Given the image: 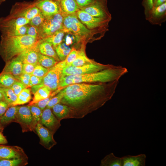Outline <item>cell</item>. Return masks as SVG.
I'll list each match as a JSON object with an SVG mask.
<instances>
[{
	"mask_svg": "<svg viewBox=\"0 0 166 166\" xmlns=\"http://www.w3.org/2000/svg\"><path fill=\"white\" fill-rule=\"evenodd\" d=\"M18 107L17 105L9 106L4 113L0 117L1 124H6L12 122H16Z\"/></svg>",
	"mask_w": 166,
	"mask_h": 166,
	"instance_id": "cell-24",
	"label": "cell"
},
{
	"mask_svg": "<svg viewBox=\"0 0 166 166\" xmlns=\"http://www.w3.org/2000/svg\"><path fill=\"white\" fill-rule=\"evenodd\" d=\"M116 66L113 65H105L97 62L82 66L66 67L63 70L65 76L71 75H79L96 72L102 70Z\"/></svg>",
	"mask_w": 166,
	"mask_h": 166,
	"instance_id": "cell-8",
	"label": "cell"
},
{
	"mask_svg": "<svg viewBox=\"0 0 166 166\" xmlns=\"http://www.w3.org/2000/svg\"><path fill=\"white\" fill-rule=\"evenodd\" d=\"M38 48L41 53L52 57L58 62L60 61L53 46L50 43L40 40L38 44Z\"/></svg>",
	"mask_w": 166,
	"mask_h": 166,
	"instance_id": "cell-23",
	"label": "cell"
},
{
	"mask_svg": "<svg viewBox=\"0 0 166 166\" xmlns=\"http://www.w3.org/2000/svg\"><path fill=\"white\" fill-rule=\"evenodd\" d=\"M58 2L63 16L75 14L80 9L75 0H58Z\"/></svg>",
	"mask_w": 166,
	"mask_h": 166,
	"instance_id": "cell-22",
	"label": "cell"
},
{
	"mask_svg": "<svg viewBox=\"0 0 166 166\" xmlns=\"http://www.w3.org/2000/svg\"><path fill=\"white\" fill-rule=\"evenodd\" d=\"M10 88L18 96L22 90L27 88V87L21 82L17 80L13 83Z\"/></svg>",
	"mask_w": 166,
	"mask_h": 166,
	"instance_id": "cell-41",
	"label": "cell"
},
{
	"mask_svg": "<svg viewBox=\"0 0 166 166\" xmlns=\"http://www.w3.org/2000/svg\"><path fill=\"white\" fill-rule=\"evenodd\" d=\"M49 69L46 68L39 63L35 65L34 69L31 75L39 77H43L48 72Z\"/></svg>",
	"mask_w": 166,
	"mask_h": 166,
	"instance_id": "cell-37",
	"label": "cell"
},
{
	"mask_svg": "<svg viewBox=\"0 0 166 166\" xmlns=\"http://www.w3.org/2000/svg\"><path fill=\"white\" fill-rule=\"evenodd\" d=\"M78 52V50H76L74 48L72 49L65 60L66 66L71 65L72 63L76 59Z\"/></svg>",
	"mask_w": 166,
	"mask_h": 166,
	"instance_id": "cell-40",
	"label": "cell"
},
{
	"mask_svg": "<svg viewBox=\"0 0 166 166\" xmlns=\"http://www.w3.org/2000/svg\"><path fill=\"white\" fill-rule=\"evenodd\" d=\"M27 25L8 29L1 33L2 34L14 36H23L26 34L28 26Z\"/></svg>",
	"mask_w": 166,
	"mask_h": 166,
	"instance_id": "cell-34",
	"label": "cell"
},
{
	"mask_svg": "<svg viewBox=\"0 0 166 166\" xmlns=\"http://www.w3.org/2000/svg\"><path fill=\"white\" fill-rule=\"evenodd\" d=\"M64 95L62 90H61L54 97H53L48 102L46 107L51 109L55 105L60 103Z\"/></svg>",
	"mask_w": 166,
	"mask_h": 166,
	"instance_id": "cell-39",
	"label": "cell"
},
{
	"mask_svg": "<svg viewBox=\"0 0 166 166\" xmlns=\"http://www.w3.org/2000/svg\"><path fill=\"white\" fill-rule=\"evenodd\" d=\"M31 89L29 88L24 89L17 96L16 100L10 105L17 106L29 102L31 98Z\"/></svg>",
	"mask_w": 166,
	"mask_h": 166,
	"instance_id": "cell-29",
	"label": "cell"
},
{
	"mask_svg": "<svg viewBox=\"0 0 166 166\" xmlns=\"http://www.w3.org/2000/svg\"><path fill=\"white\" fill-rule=\"evenodd\" d=\"M28 106L32 114L34 123L36 125L40 120L42 110L34 104Z\"/></svg>",
	"mask_w": 166,
	"mask_h": 166,
	"instance_id": "cell-36",
	"label": "cell"
},
{
	"mask_svg": "<svg viewBox=\"0 0 166 166\" xmlns=\"http://www.w3.org/2000/svg\"><path fill=\"white\" fill-rule=\"evenodd\" d=\"M4 100L3 96L2 94L1 87L0 86V101Z\"/></svg>",
	"mask_w": 166,
	"mask_h": 166,
	"instance_id": "cell-52",
	"label": "cell"
},
{
	"mask_svg": "<svg viewBox=\"0 0 166 166\" xmlns=\"http://www.w3.org/2000/svg\"><path fill=\"white\" fill-rule=\"evenodd\" d=\"M96 62L89 59L87 57L85 52V44H82L81 49L78 50L76 59L72 63L70 66H80L88 64L95 63Z\"/></svg>",
	"mask_w": 166,
	"mask_h": 166,
	"instance_id": "cell-25",
	"label": "cell"
},
{
	"mask_svg": "<svg viewBox=\"0 0 166 166\" xmlns=\"http://www.w3.org/2000/svg\"><path fill=\"white\" fill-rule=\"evenodd\" d=\"M18 158H28L22 148L17 146H7L0 145V159Z\"/></svg>",
	"mask_w": 166,
	"mask_h": 166,
	"instance_id": "cell-15",
	"label": "cell"
},
{
	"mask_svg": "<svg viewBox=\"0 0 166 166\" xmlns=\"http://www.w3.org/2000/svg\"><path fill=\"white\" fill-rule=\"evenodd\" d=\"M79 9L85 7L94 2L96 0H75Z\"/></svg>",
	"mask_w": 166,
	"mask_h": 166,
	"instance_id": "cell-48",
	"label": "cell"
},
{
	"mask_svg": "<svg viewBox=\"0 0 166 166\" xmlns=\"http://www.w3.org/2000/svg\"><path fill=\"white\" fill-rule=\"evenodd\" d=\"M7 143V141L6 138L0 131V144H5Z\"/></svg>",
	"mask_w": 166,
	"mask_h": 166,
	"instance_id": "cell-50",
	"label": "cell"
},
{
	"mask_svg": "<svg viewBox=\"0 0 166 166\" xmlns=\"http://www.w3.org/2000/svg\"><path fill=\"white\" fill-rule=\"evenodd\" d=\"M9 106L10 105L4 100L0 101V117L4 113Z\"/></svg>",
	"mask_w": 166,
	"mask_h": 166,
	"instance_id": "cell-49",
	"label": "cell"
},
{
	"mask_svg": "<svg viewBox=\"0 0 166 166\" xmlns=\"http://www.w3.org/2000/svg\"><path fill=\"white\" fill-rule=\"evenodd\" d=\"M57 93V91L55 92L50 95L47 98L40 101L34 104L38 107L42 111L46 107L48 102Z\"/></svg>",
	"mask_w": 166,
	"mask_h": 166,
	"instance_id": "cell-42",
	"label": "cell"
},
{
	"mask_svg": "<svg viewBox=\"0 0 166 166\" xmlns=\"http://www.w3.org/2000/svg\"><path fill=\"white\" fill-rule=\"evenodd\" d=\"M40 138V144L45 148L50 150L57 143L53 138L54 133L39 122L34 130Z\"/></svg>",
	"mask_w": 166,
	"mask_h": 166,
	"instance_id": "cell-12",
	"label": "cell"
},
{
	"mask_svg": "<svg viewBox=\"0 0 166 166\" xmlns=\"http://www.w3.org/2000/svg\"><path fill=\"white\" fill-rule=\"evenodd\" d=\"M60 121L51 109L46 107L42 111L39 122L54 134L61 126Z\"/></svg>",
	"mask_w": 166,
	"mask_h": 166,
	"instance_id": "cell-13",
	"label": "cell"
},
{
	"mask_svg": "<svg viewBox=\"0 0 166 166\" xmlns=\"http://www.w3.org/2000/svg\"><path fill=\"white\" fill-rule=\"evenodd\" d=\"M156 0H153V3L154 4Z\"/></svg>",
	"mask_w": 166,
	"mask_h": 166,
	"instance_id": "cell-54",
	"label": "cell"
},
{
	"mask_svg": "<svg viewBox=\"0 0 166 166\" xmlns=\"http://www.w3.org/2000/svg\"><path fill=\"white\" fill-rule=\"evenodd\" d=\"M143 6L144 8V14L146 19L154 6L153 0H144Z\"/></svg>",
	"mask_w": 166,
	"mask_h": 166,
	"instance_id": "cell-43",
	"label": "cell"
},
{
	"mask_svg": "<svg viewBox=\"0 0 166 166\" xmlns=\"http://www.w3.org/2000/svg\"><path fill=\"white\" fill-rule=\"evenodd\" d=\"M80 21L98 38L101 39L109 30L110 21L93 17L79 9L75 13Z\"/></svg>",
	"mask_w": 166,
	"mask_h": 166,
	"instance_id": "cell-6",
	"label": "cell"
},
{
	"mask_svg": "<svg viewBox=\"0 0 166 166\" xmlns=\"http://www.w3.org/2000/svg\"><path fill=\"white\" fill-rule=\"evenodd\" d=\"M118 83L117 80L105 83L69 85L62 89L64 95L60 103L71 108L74 118H83L111 99Z\"/></svg>",
	"mask_w": 166,
	"mask_h": 166,
	"instance_id": "cell-1",
	"label": "cell"
},
{
	"mask_svg": "<svg viewBox=\"0 0 166 166\" xmlns=\"http://www.w3.org/2000/svg\"><path fill=\"white\" fill-rule=\"evenodd\" d=\"M35 2L45 18L61 13L58 1L38 0Z\"/></svg>",
	"mask_w": 166,
	"mask_h": 166,
	"instance_id": "cell-14",
	"label": "cell"
},
{
	"mask_svg": "<svg viewBox=\"0 0 166 166\" xmlns=\"http://www.w3.org/2000/svg\"><path fill=\"white\" fill-rule=\"evenodd\" d=\"M107 0H96L93 3L80 9L91 15L110 22L112 16L107 5Z\"/></svg>",
	"mask_w": 166,
	"mask_h": 166,
	"instance_id": "cell-9",
	"label": "cell"
},
{
	"mask_svg": "<svg viewBox=\"0 0 166 166\" xmlns=\"http://www.w3.org/2000/svg\"><path fill=\"white\" fill-rule=\"evenodd\" d=\"M101 166H122L121 157L116 156L111 153L106 155L101 161Z\"/></svg>",
	"mask_w": 166,
	"mask_h": 166,
	"instance_id": "cell-26",
	"label": "cell"
},
{
	"mask_svg": "<svg viewBox=\"0 0 166 166\" xmlns=\"http://www.w3.org/2000/svg\"><path fill=\"white\" fill-rule=\"evenodd\" d=\"M146 20L152 24L160 26L166 20V2L154 6Z\"/></svg>",
	"mask_w": 166,
	"mask_h": 166,
	"instance_id": "cell-16",
	"label": "cell"
},
{
	"mask_svg": "<svg viewBox=\"0 0 166 166\" xmlns=\"http://www.w3.org/2000/svg\"><path fill=\"white\" fill-rule=\"evenodd\" d=\"M40 11L35 2L16 3L12 9L10 15L15 17H22L29 20Z\"/></svg>",
	"mask_w": 166,
	"mask_h": 166,
	"instance_id": "cell-10",
	"label": "cell"
},
{
	"mask_svg": "<svg viewBox=\"0 0 166 166\" xmlns=\"http://www.w3.org/2000/svg\"><path fill=\"white\" fill-rule=\"evenodd\" d=\"M43 78L31 75L28 88L41 84L42 82Z\"/></svg>",
	"mask_w": 166,
	"mask_h": 166,
	"instance_id": "cell-46",
	"label": "cell"
},
{
	"mask_svg": "<svg viewBox=\"0 0 166 166\" xmlns=\"http://www.w3.org/2000/svg\"><path fill=\"white\" fill-rule=\"evenodd\" d=\"M58 62L53 57L41 53L39 54L38 63L42 66L49 69Z\"/></svg>",
	"mask_w": 166,
	"mask_h": 166,
	"instance_id": "cell-32",
	"label": "cell"
},
{
	"mask_svg": "<svg viewBox=\"0 0 166 166\" xmlns=\"http://www.w3.org/2000/svg\"><path fill=\"white\" fill-rule=\"evenodd\" d=\"M28 158L0 159V166H21L28 164Z\"/></svg>",
	"mask_w": 166,
	"mask_h": 166,
	"instance_id": "cell-30",
	"label": "cell"
},
{
	"mask_svg": "<svg viewBox=\"0 0 166 166\" xmlns=\"http://www.w3.org/2000/svg\"><path fill=\"white\" fill-rule=\"evenodd\" d=\"M55 1H58V0H53Z\"/></svg>",
	"mask_w": 166,
	"mask_h": 166,
	"instance_id": "cell-55",
	"label": "cell"
},
{
	"mask_svg": "<svg viewBox=\"0 0 166 166\" xmlns=\"http://www.w3.org/2000/svg\"><path fill=\"white\" fill-rule=\"evenodd\" d=\"M122 166H145L146 156L144 154L132 156L128 155L121 157Z\"/></svg>",
	"mask_w": 166,
	"mask_h": 166,
	"instance_id": "cell-21",
	"label": "cell"
},
{
	"mask_svg": "<svg viewBox=\"0 0 166 166\" xmlns=\"http://www.w3.org/2000/svg\"><path fill=\"white\" fill-rule=\"evenodd\" d=\"M17 80L11 74L3 73L0 75V86L4 88H10Z\"/></svg>",
	"mask_w": 166,
	"mask_h": 166,
	"instance_id": "cell-33",
	"label": "cell"
},
{
	"mask_svg": "<svg viewBox=\"0 0 166 166\" xmlns=\"http://www.w3.org/2000/svg\"><path fill=\"white\" fill-rule=\"evenodd\" d=\"M52 109L53 113L60 121L64 119L74 118L72 110L66 105L58 103Z\"/></svg>",
	"mask_w": 166,
	"mask_h": 166,
	"instance_id": "cell-19",
	"label": "cell"
},
{
	"mask_svg": "<svg viewBox=\"0 0 166 166\" xmlns=\"http://www.w3.org/2000/svg\"><path fill=\"white\" fill-rule=\"evenodd\" d=\"M0 124H1V123H0Z\"/></svg>",
	"mask_w": 166,
	"mask_h": 166,
	"instance_id": "cell-56",
	"label": "cell"
},
{
	"mask_svg": "<svg viewBox=\"0 0 166 166\" xmlns=\"http://www.w3.org/2000/svg\"><path fill=\"white\" fill-rule=\"evenodd\" d=\"M23 64L22 61L17 57L8 61L4 69L3 73H10L16 78L22 73Z\"/></svg>",
	"mask_w": 166,
	"mask_h": 166,
	"instance_id": "cell-20",
	"label": "cell"
},
{
	"mask_svg": "<svg viewBox=\"0 0 166 166\" xmlns=\"http://www.w3.org/2000/svg\"><path fill=\"white\" fill-rule=\"evenodd\" d=\"M4 100L10 105L14 102L17 98L13 91L10 88L0 87Z\"/></svg>",
	"mask_w": 166,
	"mask_h": 166,
	"instance_id": "cell-35",
	"label": "cell"
},
{
	"mask_svg": "<svg viewBox=\"0 0 166 166\" xmlns=\"http://www.w3.org/2000/svg\"><path fill=\"white\" fill-rule=\"evenodd\" d=\"M45 18V17L40 11L30 20L28 24L38 27L42 23Z\"/></svg>",
	"mask_w": 166,
	"mask_h": 166,
	"instance_id": "cell-38",
	"label": "cell"
},
{
	"mask_svg": "<svg viewBox=\"0 0 166 166\" xmlns=\"http://www.w3.org/2000/svg\"><path fill=\"white\" fill-rule=\"evenodd\" d=\"M65 33L63 29L41 40L50 43L54 47L62 43Z\"/></svg>",
	"mask_w": 166,
	"mask_h": 166,
	"instance_id": "cell-28",
	"label": "cell"
},
{
	"mask_svg": "<svg viewBox=\"0 0 166 166\" xmlns=\"http://www.w3.org/2000/svg\"><path fill=\"white\" fill-rule=\"evenodd\" d=\"M31 75L27 73H22L16 77V79L22 83L28 88Z\"/></svg>",
	"mask_w": 166,
	"mask_h": 166,
	"instance_id": "cell-45",
	"label": "cell"
},
{
	"mask_svg": "<svg viewBox=\"0 0 166 166\" xmlns=\"http://www.w3.org/2000/svg\"><path fill=\"white\" fill-rule=\"evenodd\" d=\"M63 30L65 33L72 34L78 42L85 44L86 42L99 40L78 19L76 14L63 16Z\"/></svg>",
	"mask_w": 166,
	"mask_h": 166,
	"instance_id": "cell-4",
	"label": "cell"
},
{
	"mask_svg": "<svg viewBox=\"0 0 166 166\" xmlns=\"http://www.w3.org/2000/svg\"><path fill=\"white\" fill-rule=\"evenodd\" d=\"M66 66V63L64 60L58 62L49 69L48 72L43 77L42 83L31 87V90L33 94H34L39 89L44 86L48 87L52 91L59 88L62 79L64 76L63 70Z\"/></svg>",
	"mask_w": 166,
	"mask_h": 166,
	"instance_id": "cell-5",
	"label": "cell"
},
{
	"mask_svg": "<svg viewBox=\"0 0 166 166\" xmlns=\"http://www.w3.org/2000/svg\"><path fill=\"white\" fill-rule=\"evenodd\" d=\"M26 35L39 38L38 27L30 25L28 26Z\"/></svg>",
	"mask_w": 166,
	"mask_h": 166,
	"instance_id": "cell-44",
	"label": "cell"
},
{
	"mask_svg": "<svg viewBox=\"0 0 166 166\" xmlns=\"http://www.w3.org/2000/svg\"><path fill=\"white\" fill-rule=\"evenodd\" d=\"M35 65L27 63H23L22 73L31 74L34 69Z\"/></svg>",
	"mask_w": 166,
	"mask_h": 166,
	"instance_id": "cell-47",
	"label": "cell"
},
{
	"mask_svg": "<svg viewBox=\"0 0 166 166\" xmlns=\"http://www.w3.org/2000/svg\"><path fill=\"white\" fill-rule=\"evenodd\" d=\"M52 91L47 86H44L39 89L34 94L32 101L28 105L34 104L38 101L48 97L51 94Z\"/></svg>",
	"mask_w": 166,
	"mask_h": 166,
	"instance_id": "cell-27",
	"label": "cell"
},
{
	"mask_svg": "<svg viewBox=\"0 0 166 166\" xmlns=\"http://www.w3.org/2000/svg\"><path fill=\"white\" fill-rule=\"evenodd\" d=\"M63 19L61 13L45 18L42 23L38 27L39 38L41 40L63 30Z\"/></svg>",
	"mask_w": 166,
	"mask_h": 166,
	"instance_id": "cell-7",
	"label": "cell"
},
{
	"mask_svg": "<svg viewBox=\"0 0 166 166\" xmlns=\"http://www.w3.org/2000/svg\"><path fill=\"white\" fill-rule=\"evenodd\" d=\"M39 41L33 46L24 50L17 57L23 63L35 65L38 63L39 52L38 45Z\"/></svg>",
	"mask_w": 166,
	"mask_h": 166,
	"instance_id": "cell-18",
	"label": "cell"
},
{
	"mask_svg": "<svg viewBox=\"0 0 166 166\" xmlns=\"http://www.w3.org/2000/svg\"><path fill=\"white\" fill-rule=\"evenodd\" d=\"M128 72L126 68L117 66L93 73L66 76L62 78L59 88L76 83H109L119 80Z\"/></svg>",
	"mask_w": 166,
	"mask_h": 166,
	"instance_id": "cell-2",
	"label": "cell"
},
{
	"mask_svg": "<svg viewBox=\"0 0 166 166\" xmlns=\"http://www.w3.org/2000/svg\"><path fill=\"white\" fill-rule=\"evenodd\" d=\"M16 122L20 124L23 132L34 130L36 125L28 105L18 107Z\"/></svg>",
	"mask_w": 166,
	"mask_h": 166,
	"instance_id": "cell-11",
	"label": "cell"
},
{
	"mask_svg": "<svg viewBox=\"0 0 166 166\" xmlns=\"http://www.w3.org/2000/svg\"><path fill=\"white\" fill-rule=\"evenodd\" d=\"M5 0H0V3H1L2 2L4 1Z\"/></svg>",
	"mask_w": 166,
	"mask_h": 166,
	"instance_id": "cell-53",
	"label": "cell"
},
{
	"mask_svg": "<svg viewBox=\"0 0 166 166\" xmlns=\"http://www.w3.org/2000/svg\"><path fill=\"white\" fill-rule=\"evenodd\" d=\"M166 1V0H156L154 4V6L156 7L160 6L165 2Z\"/></svg>",
	"mask_w": 166,
	"mask_h": 166,
	"instance_id": "cell-51",
	"label": "cell"
},
{
	"mask_svg": "<svg viewBox=\"0 0 166 166\" xmlns=\"http://www.w3.org/2000/svg\"><path fill=\"white\" fill-rule=\"evenodd\" d=\"M54 48L60 61L65 59L72 49L65 43H62Z\"/></svg>",
	"mask_w": 166,
	"mask_h": 166,
	"instance_id": "cell-31",
	"label": "cell"
},
{
	"mask_svg": "<svg viewBox=\"0 0 166 166\" xmlns=\"http://www.w3.org/2000/svg\"><path fill=\"white\" fill-rule=\"evenodd\" d=\"M30 20L22 17H15L10 15L0 18V30L1 32L28 24Z\"/></svg>",
	"mask_w": 166,
	"mask_h": 166,
	"instance_id": "cell-17",
	"label": "cell"
},
{
	"mask_svg": "<svg viewBox=\"0 0 166 166\" xmlns=\"http://www.w3.org/2000/svg\"><path fill=\"white\" fill-rule=\"evenodd\" d=\"M40 40L27 35L21 36L2 34L0 41V54L3 59L8 61Z\"/></svg>",
	"mask_w": 166,
	"mask_h": 166,
	"instance_id": "cell-3",
	"label": "cell"
}]
</instances>
